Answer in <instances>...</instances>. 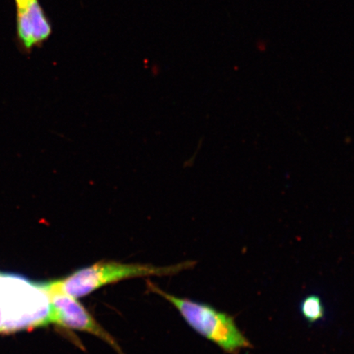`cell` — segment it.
<instances>
[{
  "label": "cell",
  "mask_w": 354,
  "mask_h": 354,
  "mask_svg": "<svg viewBox=\"0 0 354 354\" xmlns=\"http://www.w3.org/2000/svg\"><path fill=\"white\" fill-rule=\"evenodd\" d=\"M148 286L150 290L174 305L194 330L218 345L225 353L239 354L243 349L252 348L250 340L239 328L232 316L207 304L176 297L152 283H148Z\"/></svg>",
  "instance_id": "3957f363"
},
{
  "label": "cell",
  "mask_w": 354,
  "mask_h": 354,
  "mask_svg": "<svg viewBox=\"0 0 354 354\" xmlns=\"http://www.w3.org/2000/svg\"><path fill=\"white\" fill-rule=\"evenodd\" d=\"M50 310L46 282L0 273V333L47 326Z\"/></svg>",
  "instance_id": "6da1fadb"
},
{
  "label": "cell",
  "mask_w": 354,
  "mask_h": 354,
  "mask_svg": "<svg viewBox=\"0 0 354 354\" xmlns=\"http://www.w3.org/2000/svg\"><path fill=\"white\" fill-rule=\"evenodd\" d=\"M303 317L309 323H315L324 319L325 308L319 296L311 295L305 297L300 305Z\"/></svg>",
  "instance_id": "8992f818"
},
{
  "label": "cell",
  "mask_w": 354,
  "mask_h": 354,
  "mask_svg": "<svg viewBox=\"0 0 354 354\" xmlns=\"http://www.w3.org/2000/svg\"><path fill=\"white\" fill-rule=\"evenodd\" d=\"M50 310L48 324L63 328L88 332L103 339L119 354H124L116 340L76 299L60 292H50Z\"/></svg>",
  "instance_id": "277c9868"
},
{
  "label": "cell",
  "mask_w": 354,
  "mask_h": 354,
  "mask_svg": "<svg viewBox=\"0 0 354 354\" xmlns=\"http://www.w3.org/2000/svg\"><path fill=\"white\" fill-rule=\"evenodd\" d=\"M15 2L17 37L21 46L30 50L50 37L51 25L38 0H15Z\"/></svg>",
  "instance_id": "5b68a950"
},
{
  "label": "cell",
  "mask_w": 354,
  "mask_h": 354,
  "mask_svg": "<svg viewBox=\"0 0 354 354\" xmlns=\"http://www.w3.org/2000/svg\"><path fill=\"white\" fill-rule=\"evenodd\" d=\"M194 264V262H185L168 267H155L149 264H127L104 261L80 269L59 280L46 282V286L48 292H60L78 299L111 283L134 277L174 275L192 268Z\"/></svg>",
  "instance_id": "7a4b0ae2"
}]
</instances>
